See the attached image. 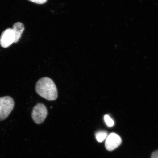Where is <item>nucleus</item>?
I'll return each instance as SVG.
<instances>
[{"instance_id": "f257e3e1", "label": "nucleus", "mask_w": 158, "mask_h": 158, "mask_svg": "<svg viewBox=\"0 0 158 158\" xmlns=\"http://www.w3.org/2000/svg\"><path fill=\"white\" fill-rule=\"evenodd\" d=\"M35 90L39 95L48 100H54L58 98L56 85L52 79L44 77L40 79L35 86Z\"/></svg>"}, {"instance_id": "f03ea898", "label": "nucleus", "mask_w": 158, "mask_h": 158, "mask_svg": "<svg viewBox=\"0 0 158 158\" xmlns=\"http://www.w3.org/2000/svg\"><path fill=\"white\" fill-rule=\"evenodd\" d=\"M15 102L9 96L0 98V121L6 119L13 110Z\"/></svg>"}, {"instance_id": "7ed1b4c3", "label": "nucleus", "mask_w": 158, "mask_h": 158, "mask_svg": "<svg viewBox=\"0 0 158 158\" xmlns=\"http://www.w3.org/2000/svg\"><path fill=\"white\" fill-rule=\"evenodd\" d=\"M47 110L44 104H37L33 109L31 116L35 123H42L44 121L47 115Z\"/></svg>"}, {"instance_id": "20e7f679", "label": "nucleus", "mask_w": 158, "mask_h": 158, "mask_svg": "<svg viewBox=\"0 0 158 158\" xmlns=\"http://www.w3.org/2000/svg\"><path fill=\"white\" fill-rule=\"evenodd\" d=\"M122 142L121 138L117 134L110 133L106 139V148L108 151H113L121 145Z\"/></svg>"}, {"instance_id": "39448f33", "label": "nucleus", "mask_w": 158, "mask_h": 158, "mask_svg": "<svg viewBox=\"0 0 158 158\" xmlns=\"http://www.w3.org/2000/svg\"><path fill=\"white\" fill-rule=\"evenodd\" d=\"M15 36L12 29L5 30L1 34L0 37V44L3 48H7L14 43Z\"/></svg>"}, {"instance_id": "423d86ee", "label": "nucleus", "mask_w": 158, "mask_h": 158, "mask_svg": "<svg viewBox=\"0 0 158 158\" xmlns=\"http://www.w3.org/2000/svg\"><path fill=\"white\" fill-rule=\"evenodd\" d=\"M13 30L15 36V43H16L21 38L23 31H24L25 27L22 23L17 22L15 23L13 26Z\"/></svg>"}, {"instance_id": "0eeeda50", "label": "nucleus", "mask_w": 158, "mask_h": 158, "mask_svg": "<svg viewBox=\"0 0 158 158\" xmlns=\"http://www.w3.org/2000/svg\"><path fill=\"white\" fill-rule=\"evenodd\" d=\"M95 136L97 141L102 143L106 139L108 136V133L106 131H100L97 132Z\"/></svg>"}, {"instance_id": "6e6552de", "label": "nucleus", "mask_w": 158, "mask_h": 158, "mask_svg": "<svg viewBox=\"0 0 158 158\" xmlns=\"http://www.w3.org/2000/svg\"><path fill=\"white\" fill-rule=\"evenodd\" d=\"M104 120L106 125L108 127H112V126H114V122L109 115H107V114L105 115Z\"/></svg>"}, {"instance_id": "1a4fd4ad", "label": "nucleus", "mask_w": 158, "mask_h": 158, "mask_svg": "<svg viewBox=\"0 0 158 158\" xmlns=\"http://www.w3.org/2000/svg\"><path fill=\"white\" fill-rule=\"evenodd\" d=\"M29 1L38 4H43L46 3L47 0H29Z\"/></svg>"}, {"instance_id": "9d476101", "label": "nucleus", "mask_w": 158, "mask_h": 158, "mask_svg": "<svg viewBox=\"0 0 158 158\" xmlns=\"http://www.w3.org/2000/svg\"><path fill=\"white\" fill-rule=\"evenodd\" d=\"M151 158H158V151L154 152L152 155Z\"/></svg>"}]
</instances>
